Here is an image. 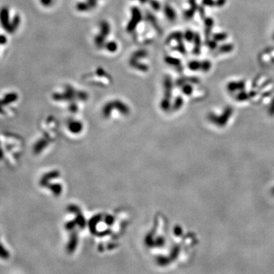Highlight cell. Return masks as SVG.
<instances>
[{"mask_svg":"<svg viewBox=\"0 0 274 274\" xmlns=\"http://www.w3.org/2000/svg\"><path fill=\"white\" fill-rule=\"evenodd\" d=\"M147 1H149V0H140V2L141 3H145Z\"/></svg>","mask_w":274,"mask_h":274,"instance_id":"60d3db41","label":"cell"},{"mask_svg":"<svg viewBox=\"0 0 274 274\" xmlns=\"http://www.w3.org/2000/svg\"><path fill=\"white\" fill-rule=\"evenodd\" d=\"M183 102H184V101H183L182 98L181 97H177L176 99H175V103H174V108L175 109H178L179 108H180V107L182 106Z\"/></svg>","mask_w":274,"mask_h":274,"instance_id":"d6a6232c","label":"cell"},{"mask_svg":"<svg viewBox=\"0 0 274 274\" xmlns=\"http://www.w3.org/2000/svg\"><path fill=\"white\" fill-rule=\"evenodd\" d=\"M145 19L148 21V22L150 23L151 25L153 26V28L156 30V31H157L158 33L161 32V28L159 27V23H158L157 20H156V18L152 14H151L149 12H147V13L145 14Z\"/></svg>","mask_w":274,"mask_h":274,"instance_id":"7c38bea8","label":"cell"},{"mask_svg":"<svg viewBox=\"0 0 274 274\" xmlns=\"http://www.w3.org/2000/svg\"><path fill=\"white\" fill-rule=\"evenodd\" d=\"M165 62L167 64L170 65V66H175V67H176L177 69L180 70V71H181L182 70V66H181V62H180V60L179 59H177V58L171 57V56H166L165 57Z\"/></svg>","mask_w":274,"mask_h":274,"instance_id":"9c48e42d","label":"cell"},{"mask_svg":"<svg viewBox=\"0 0 274 274\" xmlns=\"http://www.w3.org/2000/svg\"><path fill=\"white\" fill-rule=\"evenodd\" d=\"M147 54H148V53H147L145 50H138L133 53V55L131 56L130 59H134V60H140V59H143V58L146 57Z\"/></svg>","mask_w":274,"mask_h":274,"instance_id":"d6986e66","label":"cell"},{"mask_svg":"<svg viewBox=\"0 0 274 274\" xmlns=\"http://www.w3.org/2000/svg\"><path fill=\"white\" fill-rule=\"evenodd\" d=\"M183 38H184V34H183V33L180 32V31H175V32L171 33V34L168 35L165 42L166 43H169L170 42L173 40L179 41V40H183Z\"/></svg>","mask_w":274,"mask_h":274,"instance_id":"ac0fdd59","label":"cell"},{"mask_svg":"<svg viewBox=\"0 0 274 274\" xmlns=\"http://www.w3.org/2000/svg\"><path fill=\"white\" fill-rule=\"evenodd\" d=\"M195 36V33L193 32L191 30H187L184 34V38L187 40V42H192L194 41Z\"/></svg>","mask_w":274,"mask_h":274,"instance_id":"d4e9b609","label":"cell"},{"mask_svg":"<svg viewBox=\"0 0 274 274\" xmlns=\"http://www.w3.org/2000/svg\"><path fill=\"white\" fill-rule=\"evenodd\" d=\"M129 66H132L133 68H136V69L139 70V71L141 72H147L149 70V66L147 65L144 64V63H140L139 60H134V59H129Z\"/></svg>","mask_w":274,"mask_h":274,"instance_id":"8fae6325","label":"cell"},{"mask_svg":"<svg viewBox=\"0 0 274 274\" xmlns=\"http://www.w3.org/2000/svg\"><path fill=\"white\" fill-rule=\"evenodd\" d=\"M164 13L165 15V16L168 20L171 21V22H174V21L176 19L177 15L176 12L175 11L173 8L169 5H165L164 7Z\"/></svg>","mask_w":274,"mask_h":274,"instance_id":"30bf717a","label":"cell"},{"mask_svg":"<svg viewBox=\"0 0 274 274\" xmlns=\"http://www.w3.org/2000/svg\"><path fill=\"white\" fill-rule=\"evenodd\" d=\"M226 3V0H216L215 1V6L216 7H222Z\"/></svg>","mask_w":274,"mask_h":274,"instance_id":"8d00e7d4","label":"cell"},{"mask_svg":"<svg viewBox=\"0 0 274 274\" xmlns=\"http://www.w3.org/2000/svg\"><path fill=\"white\" fill-rule=\"evenodd\" d=\"M249 96H250V94L246 93L245 91H241L237 94V99L238 101H245V100H247Z\"/></svg>","mask_w":274,"mask_h":274,"instance_id":"1f68e13d","label":"cell"},{"mask_svg":"<svg viewBox=\"0 0 274 274\" xmlns=\"http://www.w3.org/2000/svg\"><path fill=\"white\" fill-rule=\"evenodd\" d=\"M176 50L177 51H179L180 53L182 54H185L186 53V48H185V46L184 44V42L181 40H179V41H177V46L176 47Z\"/></svg>","mask_w":274,"mask_h":274,"instance_id":"f1b7e54d","label":"cell"},{"mask_svg":"<svg viewBox=\"0 0 274 274\" xmlns=\"http://www.w3.org/2000/svg\"><path fill=\"white\" fill-rule=\"evenodd\" d=\"M22 17L12 6L3 5L0 6V28L8 35L15 34L20 28Z\"/></svg>","mask_w":274,"mask_h":274,"instance_id":"6da1fadb","label":"cell"},{"mask_svg":"<svg viewBox=\"0 0 274 274\" xmlns=\"http://www.w3.org/2000/svg\"><path fill=\"white\" fill-rule=\"evenodd\" d=\"M199 11H200V15H201V17H202V18H204L205 13H204V9H203V7H201V8H200Z\"/></svg>","mask_w":274,"mask_h":274,"instance_id":"ab89813d","label":"cell"},{"mask_svg":"<svg viewBox=\"0 0 274 274\" xmlns=\"http://www.w3.org/2000/svg\"><path fill=\"white\" fill-rule=\"evenodd\" d=\"M196 8H197V6H191L190 8H189V9H187V11H185L184 14V16L185 18L187 20H189V19L192 18L193 17H194L195 12H196Z\"/></svg>","mask_w":274,"mask_h":274,"instance_id":"603a6c76","label":"cell"},{"mask_svg":"<svg viewBox=\"0 0 274 274\" xmlns=\"http://www.w3.org/2000/svg\"><path fill=\"white\" fill-rule=\"evenodd\" d=\"M96 73H97V75H99V76H106V74H105V71L102 68H98L97 70H96Z\"/></svg>","mask_w":274,"mask_h":274,"instance_id":"74e56055","label":"cell"},{"mask_svg":"<svg viewBox=\"0 0 274 274\" xmlns=\"http://www.w3.org/2000/svg\"><path fill=\"white\" fill-rule=\"evenodd\" d=\"M234 49V46L231 43H226L221 46L219 48V52L221 53H227L231 52Z\"/></svg>","mask_w":274,"mask_h":274,"instance_id":"44dd1931","label":"cell"},{"mask_svg":"<svg viewBox=\"0 0 274 274\" xmlns=\"http://www.w3.org/2000/svg\"><path fill=\"white\" fill-rule=\"evenodd\" d=\"M188 68L192 71H197L201 68V63L197 60H192L188 63Z\"/></svg>","mask_w":274,"mask_h":274,"instance_id":"cb8c5ba5","label":"cell"},{"mask_svg":"<svg viewBox=\"0 0 274 274\" xmlns=\"http://www.w3.org/2000/svg\"><path fill=\"white\" fill-rule=\"evenodd\" d=\"M8 35L3 31L0 33V60L6 52L8 44Z\"/></svg>","mask_w":274,"mask_h":274,"instance_id":"8992f818","label":"cell"},{"mask_svg":"<svg viewBox=\"0 0 274 274\" xmlns=\"http://www.w3.org/2000/svg\"><path fill=\"white\" fill-rule=\"evenodd\" d=\"M76 96H77V98H78V99L82 100V101H85V100H87L88 98H89V95H88L87 93H86L85 91H77Z\"/></svg>","mask_w":274,"mask_h":274,"instance_id":"4dcf8cb0","label":"cell"},{"mask_svg":"<svg viewBox=\"0 0 274 274\" xmlns=\"http://www.w3.org/2000/svg\"><path fill=\"white\" fill-rule=\"evenodd\" d=\"M203 5L212 7L215 6V1H213V0H203Z\"/></svg>","mask_w":274,"mask_h":274,"instance_id":"d590c367","label":"cell"},{"mask_svg":"<svg viewBox=\"0 0 274 274\" xmlns=\"http://www.w3.org/2000/svg\"><path fill=\"white\" fill-rule=\"evenodd\" d=\"M273 38H274V34H273Z\"/></svg>","mask_w":274,"mask_h":274,"instance_id":"7bdbcfd3","label":"cell"},{"mask_svg":"<svg viewBox=\"0 0 274 274\" xmlns=\"http://www.w3.org/2000/svg\"><path fill=\"white\" fill-rule=\"evenodd\" d=\"M245 87V83L244 81H238V82H230L227 85V89L231 92H234L235 91H242Z\"/></svg>","mask_w":274,"mask_h":274,"instance_id":"52a82bcc","label":"cell"},{"mask_svg":"<svg viewBox=\"0 0 274 274\" xmlns=\"http://www.w3.org/2000/svg\"><path fill=\"white\" fill-rule=\"evenodd\" d=\"M142 13L140 8L134 6L131 8V19L126 26L127 32L131 33L136 28L138 24L142 21Z\"/></svg>","mask_w":274,"mask_h":274,"instance_id":"3957f363","label":"cell"},{"mask_svg":"<svg viewBox=\"0 0 274 274\" xmlns=\"http://www.w3.org/2000/svg\"><path fill=\"white\" fill-rule=\"evenodd\" d=\"M200 82V79L197 77H182L178 79L176 81V85L179 87L183 86L185 84H198Z\"/></svg>","mask_w":274,"mask_h":274,"instance_id":"ba28073f","label":"cell"},{"mask_svg":"<svg viewBox=\"0 0 274 274\" xmlns=\"http://www.w3.org/2000/svg\"><path fill=\"white\" fill-rule=\"evenodd\" d=\"M163 87H164V98L171 99L172 89H173V82L171 77L169 75H165L163 81Z\"/></svg>","mask_w":274,"mask_h":274,"instance_id":"5b68a950","label":"cell"},{"mask_svg":"<svg viewBox=\"0 0 274 274\" xmlns=\"http://www.w3.org/2000/svg\"><path fill=\"white\" fill-rule=\"evenodd\" d=\"M106 38V37L101 34L96 35V37L94 38V44H95L96 47L98 49H102L103 47H104Z\"/></svg>","mask_w":274,"mask_h":274,"instance_id":"e0dca14e","label":"cell"},{"mask_svg":"<svg viewBox=\"0 0 274 274\" xmlns=\"http://www.w3.org/2000/svg\"><path fill=\"white\" fill-rule=\"evenodd\" d=\"M41 6L43 7H49L53 4V0H39Z\"/></svg>","mask_w":274,"mask_h":274,"instance_id":"e575fe53","label":"cell"},{"mask_svg":"<svg viewBox=\"0 0 274 274\" xmlns=\"http://www.w3.org/2000/svg\"><path fill=\"white\" fill-rule=\"evenodd\" d=\"M100 34H101L104 36H105L107 38L108 35L110 34V24L107 22V21H101L100 22Z\"/></svg>","mask_w":274,"mask_h":274,"instance_id":"2e32d148","label":"cell"},{"mask_svg":"<svg viewBox=\"0 0 274 274\" xmlns=\"http://www.w3.org/2000/svg\"><path fill=\"white\" fill-rule=\"evenodd\" d=\"M182 92L186 95H190L193 93V87L190 83L185 84L182 86Z\"/></svg>","mask_w":274,"mask_h":274,"instance_id":"484cf974","label":"cell"},{"mask_svg":"<svg viewBox=\"0 0 274 274\" xmlns=\"http://www.w3.org/2000/svg\"><path fill=\"white\" fill-rule=\"evenodd\" d=\"M77 91L71 85H66L63 93H54L53 98L55 101H73L76 96Z\"/></svg>","mask_w":274,"mask_h":274,"instance_id":"7a4b0ae2","label":"cell"},{"mask_svg":"<svg viewBox=\"0 0 274 274\" xmlns=\"http://www.w3.org/2000/svg\"><path fill=\"white\" fill-rule=\"evenodd\" d=\"M194 43V46L193 52H194L195 55H200V51H201V38H200V34L198 33H195Z\"/></svg>","mask_w":274,"mask_h":274,"instance_id":"9a60e30c","label":"cell"},{"mask_svg":"<svg viewBox=\"0 0 274 274\" xmlns=\"http://www.w3.org/2000/svg\"><path fill=\"white\" fill-rule=\"evenodd\" d=\"M204 24H205L206 39V40H208L209 38H210V33H211L212 28L214 24L213 19L211 18H205L204 20Z\"/></svg>","mask_w":274,"mask_h":274,"instance_id":"5bb4252c","label":"cell"},{"mask_svg":"<svg viewBox=\"0 0 274 274\" xmlns=\"http://www.w3.org/2000/svg\"><path fill=\"white\" fill-rule=\"evenodd\" d=\"M113 104H114V108H116V109H117L118 111H120V113L124 114H127L129 113V108H128L124 102H122V101H119V100H116V101H113Z\"/></svg>","mask_w":274,"mask_h":274,"instance_id":"4fadbf2b","label":"cell"},{"mask_svg":"<svg viewBox=\"0 0 274 274\" xmlns=\"http://www.w3.org/2000/svg\"><path fill=\"white\" fill-rule=\"evenodd\" d=\"M97 6V2L94 0H88L87 2H80L76 4L77 11L79 12H87L93 9Z\"/></svg>","mask_w":274,"mask_h":274,"instance_id":"277c9868","label":"cell"},{"mask_svg":"<svg viewBox=\"0 0 274 274\" xmlns=\"http://www.w3.org/2000/svg\"><path fill=\"white\" fill-rule=\"evenodd\" d=\"M149 4H150L151 7L155 11H159L161 8V4L157 0H149Z\"/></svg>","mask_w":274,"mask_h":274,"instance_id":"f546056e","label":"cell"},{"mask_svg":"<svg viewBox=\"0 0 274 274\" xmlns=\"http://www.w3.org/2000/svg\"><path fill=\"white\" fill-rule=\"evenodd\" d=\"M94 1H97V0H94Z\"/></svg>","mask_w":274,"mask_h":274,"instance_id":"b9f144b4","label":"cell"},{"mask_svg":"<svg viewBox=\"0 0 274 274\" xmlns=\"http://www.w3.org/2000/svg\"><path fill=\"white\" fill-rule=\"evenodd\" d=\"M227 38V34L226 33H217L213 35V40L216 41H222Z\"/></svg>","mask_w":274,"mask_h":274,"instance_id":"83f0119b","label":"cell"},{"mask_svg":"<svg viewBox=\"0 0 274 274\" xmlns=\"http://www.w3.org/2000/svg\"><path fill=\"white\" fill-rule=\"evenodd\" d=\"M206 45L208 46L209 47H210V49H211V50H215L216 48L217 47V43L216 40H206Z\"/></svg>","mask_w":274,"mask_h":274,"instance_id":"836d02e7","label":"cell"},{"mask_svg":"<svg viewBox=\"0 0 274 274\" xmlns=\"http://www.w3.org/2000/svg\"><path fill=\"white\" fill-rule=\"evenodd\" d=\"M212 67V64L210 63V60H203V62H201V68L200 69L203 72H208L210 71V68Z\"/></svg>","mask_w":274,"mask_h":274,"instance_id":"4316f807","label":"cell"},{"mask_svg":"<svg viewBox=\"0 0 274 274\" xmlns=\"http://www.w3.org/2000/svg\"><path fill=\"white\" fill-rule=\"evenodd\" d=\"M104 47L108 52L114 53L117 51L118 46H117V43L115 41H108L105 43Z\"/></svg>","mask_w":274,"mask_h":274,"instance_id":"ffe728a7","label":"cell"},{"mask_svg":"<svg viewBox=\"0 0 274 274\" xmlns=\"http://www.w3.org/2000/svg\"><path fill=\"white\" fill-rule=\"evenodd\" d=\"M114 108V104L113 101L112 102H108L104 105V107L103 108V114L104 117H109L110 113H111L112 110Z\"/></svg>","mask_w":274,"mask_h":274,"instance_id":"7402d4cb","label":"cell"},{"mask_svg":"<svg viewBox=\"0 0 274 274\" xmlns=\"http://www.w3.org/2000/svg\"><path fill=\"white\" fill-rule=\"evenodd\" d=\"M69 108H70V110H71V111L75 112V111H76V110H77V106L75 104H72L70 105Z\"/></svg>","mask_w":274,"mask_h":274,"instance_id":"f35d334b","label":"cell"}]
</instances>
